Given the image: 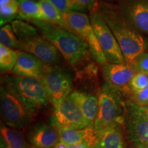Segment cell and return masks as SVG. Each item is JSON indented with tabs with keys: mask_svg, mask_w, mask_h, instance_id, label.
Returning <instances> with one entry per match:
<instances>
[{
	"mask_svg": "<svg viewBox=\"0 0 148 148\" xmlns=\"http://www.w3.org/2000/svg\"><path fill=\"white\" fill-rule=\"evenodd\" d=\"M96 11L110 29L129 64L135 57L147 49V38L143 36L119 13L116 4L97 1Z\"/></svg>",
	"mask_w": 148,
	"mask_h": 148,
	"instance_id": "1",
	"label": "cell"
},
{
	"mask_svg": "<svg viewBox=\"0 0 148 148\" xmlns=\"http://www.w3.org/2000/svg\"><path fill=\"white\" fill-rule=\"evenodd\" d=\"M29 22L38 29L41 36L57 48L63 58L73 67L81 65L91 56L87 44L71 31L47 21Z\"/></svg>",
	"mask_w": 148,
	"mask_h": 148,
	"instance_id": "2",
	"label": "cell"
},
{
	"mask_svg": "<svg viewBox=\"0 0 148 148\" xmlns=\"http://www.w3.org/2000/svg\"><path fill=\"white\" fill-rule=\"evenodd\" d=\"M124 96L122 92L106 83L98 96L99 110L93 124L95 132L115 125H123Z\"/></svg>",
	"mask_w": 148,
	"mask_h": 148,
	"instance_id": "3",
	"label": "cell"
},
{
	"mask_svg": "<svg viewBox=\"0 0 148 148\" xmlns=\"http://www.w3.org/2000/svg\"><path fill=\"white\" fill-rule=\"evenodd\" d=\"M0 88V105L3 121L7 126L16 130L25 128L32 123L33 112L3 78Z\"/></svg>",
	"mask_w": 148,
	"mask_h": 148,
	"instance_id": "4",
	"label": "cell"
},
{
	"mask_svg": "<svg viewBox=\"0 0 148 148\" xmlns=\"http://www.w3.org/2000/svg\"><path fill=\"white\" fill-rule=\"evenodd\" d=\"M23 102L36 113L49 101L41 79L32 77L11 75L3 77Z\"/></svg>",
	"mask_w": 148,
	"mask_h": 148,
	"instance_id": "5",
	"label": "cell"
},
{
	"mask_svg": "<svg viewBox=\"0 0 148 148\" xmlns=\"http://www.w3.org/2000/svg\"><path fill=\"white\" fill-rule=\"evenodd\" d=\"M123 125L129 140L136 148H148V109L130 99L124 103Z\"/></svg>",
	"mask_w": 148,
	"mask_h": 148,
	"instance_id": "6",
	"label": "cell"
},
{
	"mask_svg": "<svg viewBox=\"0 0 148 148\" xmlns=\"http://www.w3.org/2000/svg\"><path fill=\"white\" fill-rule=\"evenodd\" d=\"M70 31L80 37L89 47L92 57L99 64L104 65L108 62L96 36L89 16L86 13L69 10L62 13Z\"/></svg>",
	"mask_w": 148,
	"mask_h": 148,
	"instance_id": "7",
	"label": "cell"
},
{
	"mask_svg": "<svg viewBox=\"0 0 148 148\" xmlns=\"http://www.w3.org/2000/svg\"><path fill=\"white\" fill-rule=\"evenodd\" d=\"M41 81L47 90L49 101L54 107L72 92L71 74L63 66L57 64L47 65Z\"/></svg>",
	"mask_w": 148,
	"mask_h": 148,
	"instance_id": "8",
	"label": "cell"
},
{
	"mask_svg": "<svg viewBox=\"0 0 148 148\" xmlns=\"http://www.w3.org/2000/svg\"><path fill=\"white\" fill-rule=\"evenodd\" d=\"M89 18L108 62L125 63L121 47L116 38L95 8L89 13Z\"/></svg>",
	"mask_w": 148,
	"mask_h": 148,
	"instance_id": "9",
	"label": "cell"
},
{
	"mask_svg": "<svg viewBox=\"0 0 148 148\" xmlns=\"http://www.w3.org/2000/svg\"><path fill=\"white\" fill-rule=\"evenodd\" d=\"M54 108L50 123L56 129L61 127L83 129L90 127L77 103L69 95Z\"/></svg>",
	"mask_w": 148,
	"mask_h": 148,
	"instance_id": "10",
	"label": "cell"
},
{
	"mask_svg": "<svg viewBox=\"0 0 148 148\" xmlns=\"http://www.w3.org/2000/svg\"><path fill=\"white\" fill-rule=\"evenodd\" d=\"M116 5L121 16L148 38V0H123Z\"/></svg>",
	"mask_w": 148,
	"mask_h": 148,
	"instance_id": "11",
	"label": "cell"
},
{
	"mask_svg": "<svg viewBox=\"0 0 148 148\" xmlns=\"http://www.w3.org/2000/svg\"><path fill=\"white\" fill-rule=\"evenodd\" d=\"M19 50L31 53L47 65L58 63L62 56L57 48L42 36L21 42Z\"/></svg>",
	"mask_w": 148,
	"mask_h": 148,
	"instance_id": "12",
	"label": "cell"
},
{
	"mask_svg": "<svg viewBox=\"0 0 148 148\" xmlns=\"http://www.w3.org/2000/svg\"><path fill=\"white\" fill-rule=\"evenodd\" d=\"M136 72L126 63L107 62L103 65V74L106 83L120 90L124 96L130 93L129 84Z\"/></svg>",
	"mask_w": 148,
	"mask_h": 148,
	"instance_id": "13",
	"label": "cell"
},
{
	"mask_svg": "<svg viewBox=\"0 0 148 148\" xmlns=\"http://www.w3.org/2000/svg\"><path fill=\"white\" fill-rule=\"evenodd\" d=\"M47 65L31 53L19 50L17 62L12 73L17 76L32 77L41 79Z\"/></svg>",
	"mask_w": 148,
	"mask_h": 148,
	"instance_id": "14",
	"label": "cell"
},
{
	"mask_svg": "<svg viewBox=\"0 0 148 148\" xmlns=\"http://www.w3.org/2000/svg\"><path fill=\"white\" fill-rule=\"evenodd\" d=\"M28 138L36 148H53L60 140L57 129L45 123L35 125L29 132Z\"/></svg>",
	"mask_w": 148,
	"mask_h": 148,
	"instance_id": "15",
	"label": "cell"
},
{
	"mask_svg": "<svg viewBox=\"0 0 148 148\" xmlns=\"http://www.w3.org/2000/svg\"><path fill=\"white\" fill-rule=\"evenodd\" d=\"M60 141L68 145L78 143H86L95 147L98 135L94 130L93 126L83 129H73L61 127L57 129Z\"/></svg>",
	"mask_w": 148,
	"mask_h": 148,
	"instance_id": "16",
	"label": "cell"
},
{
	"mask_svg": "<svg viewBox=\"0 0 148 148\" xmlns=\"http://www.w3.org/2000/svg\"><path fill=\"white\" fill-rule=\"evenodd\" d=\"M80 109L90 126H93L99 110L98 97L84 92L74 90L69 95Z\"/></svg>",
	"mask_w": 148,
	"mask_h": 148,
	"instance_id": "17",
	"label": "cell"
},
{
	"mask_svg": "<svg viewBox=\"0 0 148 148\" xmlns=\"http://www.w3.org/2000/svg\"><path fill=\"white\" fill-rule=\"evenodd\" d=\"M121 125H115L97 133L95 148H125Z\"/></svg>",
	"mask_w": 148,
	"mask_h": 148,
	"instance_id": "18",
	"label": "cell"
},
{
	"mask_svg": "<svg viewBox=\"0 0 148 148\" xmlns=\"http://www.w3.org/2000/svg\"><path fill=\"white\" fill-rule=\"evenodd\" d=\"M19 19L47 21L39 3L32 0H18Z\"/></svg>",
	"mask_w": 148,
	"mask_h": 148,
	"instance_id": "19",
	"label": "cell"
},
{
	"mask_svg": "<svg viewBox=\"0 0 148 148\" xmlns=\"http://www.w3.org/2000/svg\"><path fill=\"white\" fill-rule=\"evenodd\" d=\"M1 135L5 148H29L23 135L18 130L7 125H1Z\"/></svg>",
	"mask_w": 148,
	"mask_h": 148,
	"instance_id": "20",
	"label": "cell"
},
{
	"mask_svg": "<svg viewBox=\"0 0 148 148\" xmlns=\"http://www.w3.org/2000/svg\"><path fill=\"white\" fill-rule=\"evenodd\" d=\"M10 25L20 42H25L39 36L38 30L36 27L22 19L14 20L11 22Z\"/></svg>",
	"mask_w": 148,
	"mask_h": 148,
	"instance_id": "21",
	"label": "cell"
},
{
	"mask_svg": "<svg viewBox=\"0 0 148 148\" xmlns=\"http://www.w3.org/2000/svg\"><path fill=\"white\" fill-rule=\"evenodd\" d=\"M38 2L39 3L43 11L47 22L59 25L69 30L67 23L64 18L62 14L56 8L54 5L49 0H40Z\"/></svg>",
	"mask_w": 148,
	"mask_h": 148,
	"instance_id": "22",
	"label": "cell"
},
{
	"mask_svg": "<svg viewBox=\"0 0 148 148\" xmlns=\"http://www.w3.org/2000/svg\"><path fill=\"white\" fill-rule=\"evenodd\" d=\"M18 51L0 44V68L1 71L12 72L17 62Z\"/></svg>",
	"mask_w": 148,
	"mask_h": 148,
	"instance_id": "23",
	"label": "cell"
},
{
	"mask_svg": "<svg viewBox=\"0 0 148 148\" xmlns=\"http://www.w3.org/2000/svg\"><path fill=\"white\" fill-rule=\"evenodd\" d=\"M0 42L1 45L11 48L14 50H18L21 42L14 34L10 24H5L0 29Z\"/></svg>",
	"mask_w": 148,
	"mask_h": 148,
	"instance_id": "24",
	"label": "cell"
},
{
	"mask_svg": "<svg viewBox=\"0 0 148 148\" xmlns=\"http://www.w3.org/2000/svg\"><path fill=\"white\" fill-rule=\"evenodd\" d=\"M16 19H19L18 0H12L8 4L0 6L1 25H4L8 22Z\"/></svg>",
	"mask_w": 148,
	"mask_h": 148,
	"instance_id": "25",
	"label": "cell"
},
{
	"mask_svg": "<svg viewBox=\"0 0 148 148\" xmlns=\"http://www.w3.org/2000/svg\"><path fill=\"white\" fill-rule=\"evenodd\" d=\"M69 10L76 12H90L95 8L97 0H68Z\"/></svg>",
	"mask_w": 148,
	"mask_h": 148,
	"instance_id": "26",
	"label": "cell"
},
{
	"mask_svg": "<svg viewBox=\"0 0 148 148\" xmlns=\"http://www.w3.org/2000/svg\"><path fill=\"white\" fill-rule=\"evenodd\" d=\"M130 66L136 73H141L148 76V51H143L135 57Z\"/></svg>",
	"mask_w": 148,
	"mask_h": 148,
	"instance_id": "27",
	"label": "cell"
},
{
	"mask_svg": "<svg viewBox=\"0 0 148 148\" xmlns=\"http://www.w3.org/2000/svg\"><path fill=\"white\" fill-rule=\"evenodd\" d=\"M148 85V76L147 75L136 73L131 79L129 84L130 93H136L143 90ZM129 96V95H128Z\"/></svg>",
	"mask_w": 148,
	"mask_h": 148,
	"instance_id": "28",
	"label": "cell"
},
{
	"mask_svg": "<svg viewBox=\"0 0 148 148\" xmlns=\"http://www.w3.org/2000/svg\"><path fill=\"white\" fill-rule=\"evenodd\" d=\"M127 99H130L138 106H145L148 103V85L141 91L130 94Z\"/></svg>",
	"mask_w": 148,
	"mask_h": 148,
	"instance_id": "29",
	"label": "cell"
},
{
	"mask_svg": "<svg viewBox=\"0 0 148 148\" xmlns=\"http://www.w3.org/2000/svg\"><path fill=\"white\" fill-rule=\"evenodd\" d=\"M54 6L61 13H64L69 10V1L68 0H49Z\"/></svg>",
	"mask_w": 148,
	"mask_h": 148,
	"instance_id": "30",
	"label": "cell"
},
{
	"mask_svg": "<svg viewBox=\"0 0 148 148\" xmlns=\"http://www.w3.org/2000/svg\"><path fill=\"white\" fill-rule=\"evenodd\" d=\"M68 148H95L94 146H91L86 143H78L69 145Z\"/></svg>",
	"mask_w": 148,
	"mask_h": 148,
	"instance_id": "31",
	"label": "cell"
},
{
	"mask_svg": "<svg viewBox=\"0 0 148 148\" xmlns=\"http://www.w3.org/2000/svg\"><path fill=\"white\" fill-rule=\"evenodd\" d=\"M97 1H102V2L108 3H112V4H117L118 3L121 2V1H123V0H97Z\"/></svg>",
	"mask_w": 148,
	"mask_h": 148,
	"instance_id": "32",
	"label": "cell"
},
{
	"mask_svg": "<svg viewBox=\"0 0 148 148\" xmlns=\"http://www.w3.org/2000/svg\"><path fill=\"white\" fill-rule=\"evenodd\" d=\"M68 147H69V145H68L67 144L64 143L63 142L59 140L58 143H57L56 145L53 148H68Z\"/></svg>",
	"mask_w": 148,
	"mask_h": 148,
	"instance_id": "33",
	"label": "cell"
},
{
	"mask_svg": "<svg viewBox=\"0 0 148 148\" xmlns=\"http://www.w3.org/2000/svg\"><path fill=\"white\" fill-rule=\"evenodd\" d=\"M29 148H36V147H34V146H29Z\"/></svg>",
	"mask_w": 148,
	"mask_h": 148,
	"instance_id": "34",
	"label": "cell"
},
{
	"mask_svg": "<svg viewBox=\"0 0 148 148\" xmlns=\"http://www.w3.org/2000/svg\"><path fill=\"white\" fill-rule=\"evenodd\" d=\"M145 107H146V108H147L148 109V103H147V105H146V106H145Z\"/></svg>",
	"mask_w": 148,
	"mask_h": 148,
	"instance_id": "35",
	"label": "cell"
},
{
	"mask_svg": "<svg viewBox=\"0 0 148 148\" xmlns=\"http://www.w3.org/2000/svg\"><path fill=\"white\" fill-rule=\"evenodd\" d=\"M32 1H40V0H32Z\"/></svg>",
	"mask_w": 148,
	"mask_h": 148,
	"instance_id": "36",
	"label": "cell"
},
{
	"mask_svg": "<svg viewBox=\"0 0 148 148\" xmlns=\"http://www.w3.org/2000/svg\"><path fill=\"white\" fill-rule=\"evenodd\" d=\"M147 49H148V38H147Z\"/></svg>",
	"mask_w": 148,
	"mask_h": 148,
	"instance_id": "37",
	"label": "cell"
}]
</instances>
